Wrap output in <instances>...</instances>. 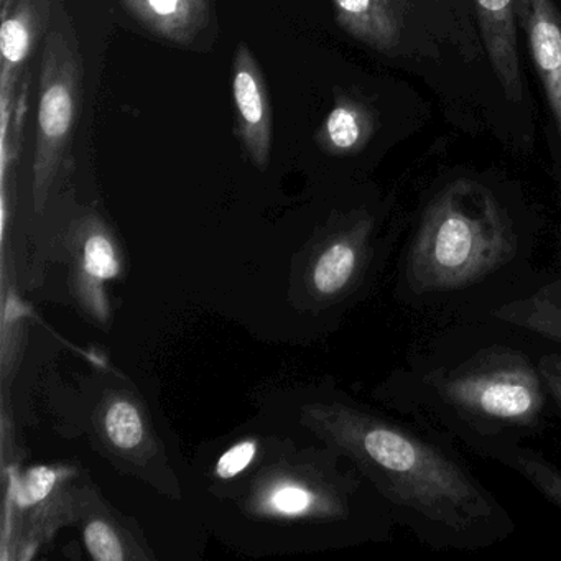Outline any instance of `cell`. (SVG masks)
I'll return each instance as SVG.
<instances>
[{
    "mask_svg": "<svg viewBox=\"0 0 561 561\" xmlns=\"http://www.w3.org/2000/svg\"><path fill=\"white\" fill-rule=\"evenodd\" d=\"M517 11L561 134V12L553 0H517Z\"/></svg>",
    "mask_w": 561,
    "mask_h": 561,
    "instance_id": "obj_10",
    "label": "cell"
},
{
    "mask_svg": "<svg viewBox=\"0 0 561 561\" xmlns=\"http://www.w3.org/2000/svg\"><path fill=\"white\" fill-rule=\"evenodd\" d=\"M51 18V0H4L0 27L2 123L15 114V94L25 65L41 44Z\"/></svg>",
    "mask_w": 561,
    "mask_h": 561,
    "instance_id": "obj_7",
    "label": "cell"
},
{
    "mask_svg": "<svg viewBox=\"0 0 561 561\" xmlns=\"http://www.w3.org/2000/svg\"><path fill=\"white\" fill-rule=\"evenodd\" d=\"M134 21L157 38L190 48L208 31L213 0H121Z\"/></svg>",
    "mask_w": 561,
    "mask_h": 561,
    "instance_id": "obj_11",
    "label": "cell"
},
{
    "mask_svg": "<svg viewBox=\"0 0 561 561\" xmlns=\"http://www.w3.org/2000/svg\"><path fill=\"white\" fill-rule=\"evenodd\" d=\"M104 432L107 439L123 451H133L144 442V420L130 400L116 399L104 412Z\"/></svg>",
    "mask_w": 561,
    "mask_h": 561,
    "instance_id": "obj_15",
    "label": "cell"
},
{
    "mask_svg": "<svg viewBox=\"0 0 561 561\" xmlns=\"http://www.w3.org/2000/svg\"><path fill=\"white\" fill-rule=\"evenodd\" d=\"M374 134V111L356 98L337 94L333 107L314 134V142L328 156H353L369 144Z\"/></svg>",
    "mask_w": 561,
    "mask_h": 561,
    "instance_id": "obj_12",
    "label": "cell"
},
{
    "mask_svg": "<svg viewBox=\"0 0 561 561\" xmlns=\"http://www.w3.org/2000/svg\"><path fill=\"white\" fill-rule=\"evenodd\" d=\"M57 474L50 468H35L25 476L18 491V502L22 507H31L44 501L54 489Z\"/></svg>",
    "mask_w": 561,
    "mask_h": 561,
    "instance_id": "obj_17",
    "label": "cell"
},
{
    "mask_svg": "<svg viewBox=\"0 0 561 561\" xmlns=\"http://www.w3.org/2000/svg\"><path fill=\"white\" fill-rule=\"evenodd\" d=\"M485 55L512 103L524 96L517 37V0H472Z\"/></svg>",
    "mask_w": 561,
    "mask_h": 561,
    "instance_id": "obj_9",
    "label": "cell"
},
{
    "mask_svg": "<svg viewBox=\"0 0 561 561\" xmlns=\"http://www.w3.org/2000/svg\"><path fill=\"white\" fill-rule=\"evenodd\" d=\"M538 366H540L541 377H543L545 386L550 393L557 419L561 420V351L541 347Z\"/></svg>",
    "mask_w": 561,
    "mask_h": 561,
    "instance_id": "obj_18",
    "label": "cell"
},
{
    "mask_svg": "<svg viewBox=\"0 0 561 561\" xmlns=\"http://www.w3.org/2000/svg\"><path fill=\"white\" fill-rule=\"evenodd\" d=\"M81 268L91 280L106 282L119 275L116 245L106 226L90 216L81 226Z\"/></svg>",
    "mask_w": 561,
    "mask_h": 561,
    "instance_id": "obj_14",
    "label": "cell"
},
{
    "mask_svg": "<svg viewBox=\"0 0 561 561\" xmlns=\"http://www.w3.org/2000/svg\"><path fill=\"white\" fill-rule=\"evenodd\" d=\"M83 58L73 32L50 31L42 50L34 198L41 209L70 157L83 106Z\"/></svg>",
    "mask_w": 561,
    "mask_h": 561,
    "instance_id": "obj_5",
    "label": "cell"
},
{
    "mask_svg": "<svg viewBox=\"0 0 561 561\" xmlns=\"http://www.w3.org/2000/svg\"><path fill=\"white\" fill-rule=\"evenodd\" d=\"M541 347L497 321L442 324L409 351L377 396L485 459L497 446L541 435L557 419L538 366Z\"/></svg>",
    "mask_w": 561,
    "mask_h": 561,
    "instance_id": "obj_1",
    "label": "cell"
},
{
    "mask_svg": "<svg viewBox=\"0 0 561 561\" xmlns=\"http://www.w3.org/2000/svg\"><path fill=\"white\" fill-rule=\"evenodd\" d=\"M232 103L236 134L245 156L259 170L267 169L274 144V116L264 71L245 44L236 48L232 58Z\"/></svg>",
    "mask_w": 561,
    "mask_h": 561,
    "instance_id": "obj_6",
    "label": "cell"
},
{
    "mask_svg": "<svg viewBox=\"0 0 561 561\" xmlns=\"http://www.w3.org/2000/svg\"><path fill=\"white\" fill-rule=\"evenodd\" d=\"M485 459L520 476L541 497L561 511V465L527 443H511L491 449Z\"/></svg>",
    "mask_w": 561,
    "mask_h": 561,
    "instance_id": "obj_13",
    "label": "cell"
},
{
    "mask_svg": "<svg viewBox=\"0 0 561 561\" xmlns=\"http://www.w3.org/2000/svg\"><path fill=\"white\" fill-rule=\"evenodd\" d=\"M84 541L98 561H121L126 558L116 530L104 520H91L84 528Z\"/></svg>",
    "mask_w": 561,
    "mask_h": 561,
    "instance_id": "obj_16",
    "label": "cell"
},
{
    "mask_svg": "<svg viewBox=\"0 0 561 561\" xmlns=\"http://www.w3.org/2000/svg\"><path fill=\"white\" fill-rule=\"evenodd\" d=\"M543 274L534 228L488 183L456 179L430 196L409 232L396 297L442 327L481 320Z\"/></svg>",
    "mask_w": 561,
    "mask_h": 561,
    "instance_id": "obj_3",
    "label": "cell"
},
{
    "mask_svg": "<svg viewBox=\"0 0 561 561\" xmlns=\"http://www.w3.org/2000/svg\"><path fill=\"white\" fill-rule=\"evenodd\" d=\"M481 320L497 321L548 350L561 351V267L545 271L530 288L492 308Z\"/></svg>",
    "mask_w": 561,
    "mask_h": 561,
    "instance_id": "obj_8",
    "label": "cell"
},
{
    "mask_svg": "<svg viewBox=\"0 0 561 561\" xmlns=\"http://www.w3.org/2000/svg\"><path fill=\"white\" fill-rule=\"evenodd\" d=\"M331 2L341 31L382 57L472 64L485 54L472 0Z\"/></svg>",
    "mask_w": 561,
    "mask_h": 561,
    "instance_id": "obj_4",
    "label": "cell"
},
{
    "mask_svg": "<svg viewBox=\"0 0 561 561\" xmlns=\"http://www.w3.org/2000/svg\"><path fill=\"white\" fill-rule=\"evenodd\" d=\"M255 451H257V448H255L254 442H242L232 446L219 459L218 466H216V474L222 479L234 478L251 465Z\"/></svg>",
    "mask_w": 561,
    "mask_h": 561,
    "instance_id": "obj_19",
    "label": "cell"
},
{
    "mask_svg": "<svg viewBox=\"0 0 561 561\" xmlns=\"http://www.w3.org/2000/svg\"><path fill=\"white\" fill-rule=\"evenodd\" d=\"M310 416L376 489L393 522L425 547L485 550L517 530L511 511L446 436L347 399L313 407Z\"/></svg>",
    "mask_w": 561,
    "mask_h": 561,
    "instance_id": "obj_2",
    "label": "cell"
}]
</instances>
